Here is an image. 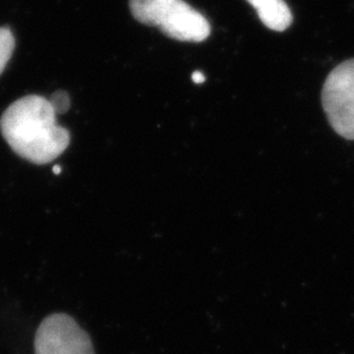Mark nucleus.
I'll use <instances>...</instances> for the list:
<instances>
[{
  "instance_id": "obj_1",
  "label": "nucleus",
  "mask_w": 354,
  "mask_h": 354,
  "mask_svg": "<svg viewBox=\"0 0 354 354\" xmlns=\"http://www.w3.org/2000/svg\"><path fill=\"white\" fill-rule=\"evenodd\" d=\"M50 102L37 95L10 105L0 118V130L10 147L35 165L55 160L70 143V133L57 125Z\"/></svg>"
},
{
  "instance_id": "obj_2",
  "label": "nucleus",
  "mask_w": 354,
  "mask_h": 354,
  "mask_svg": "<svg viewBox=\"0 0 354 354\" xmlns=\"http://www.w3.org/2000/svg\"><path fill=\"white\" fill-rule=\"evenodd\" d=\"M130 11L142 24L177 41L203 42L212 32L207 19L183 0H130Z\"/></svg>"
},
{
  "instance_id": "obj_3",
  "label": "nucleus",
  "mask_w": 354,
  "mask_h": 354,
  "mask_svg": "<svg viewBox=\"0 0 354 354\" xmlns=\"http://www.w3.org/2000/svg\"><path fill=\"white\" fill-rule=\"evenodd\" d=\"M329 125L345 140H354V58L335 67L322 91Z\"/></svg>"
},
{
  "instance_id": "obj_4",
  "label": "nucleus",
  "mask_w": 354,
  "mask_h": 354,
  "mask_svg": "<svg viewBox=\"0 0 354 354\" xmlns=\"http://www.w3.org/2000/svg\"><path fill=\"white\" fill-rule=\"evenodd\" d=\"M36 354H95L88 335L66 314L46 317L38 327Z\"/></svg>"
},
{
  "instance_id": "obj_5",
  "label": "nucleus",
  "mask_w": 354,
  "mask_h": 354,
  "mask_svg": "<svg viewBox=\"0 0 354 354\" xmlns=\"http://www.w3.org/2000/svg\"><path fill=\"white\" fill-rule=\"evenodd\" d=\"M263 24L276 32L286 30L292 23L290 8L285 0H247Z\"/></svg>"
},
{
  "instance_id": "obj_6",
  "label": "nucleus",
  "mask_w": 354,
  "mask_h": 354,
  "mask_svg": "<svg viewBox=\"0 0 354 354\" xmlns=\"http://www.w3.org/2000/svg\"><path fill=\"white\" fill-rule=\"evenodd\" d=\"M15 49V37L10 28H0V75L10 62Z\"/></svg>"
},
{
  "instance_id": "obj_7",
  "label": "nucleus",
  "mask_w": 354,
  "mask_h": 354,
  "mask_svg": "<svg viewBox=\"0 0 354 354\" xmlns=\"http://www.w3.org/2000/svg\"><path fill=\"white\" fill-rule=\"evenodd\" d=\"M53 106V109L55 111V113H66L68 109H70V105H71V100H70V96L67 92L64 91H58L55 92L49 100Z\"/></svg>"
},
{
  "instance_id": "obj_8",
  "label": "nucleus",
  "mask_w": 354,
  "mask_h": 354,
  "mask_svg": "<svg viewBox=\"0 0 354 354\" xmlns=\"http://www.w3.org/2000/svg\"><path fill=\"white\" fill-rule=\"evenodd\" d=\"M205 75H203L201 71H196V73H193V75H192V80L196 83V84H203V82H205Z\"/></svg>"
},
{
  "instance_id": "obj_9",
  "label": "nucleus",
  "mask_w": 354,
  "mask_h": 354,
  "mask_svg": "<svg viewBox=\"0 0 354 354\" xmlns=\"http://www.w3.org/2000/svg\"><path fill=\"white\" fill-rule=\"evenodd\" d=\"M53 172H54L55 175H58V174L62 172V168H61V167H54V168H53Z\"/></svg>"
}]
</instances>
